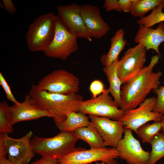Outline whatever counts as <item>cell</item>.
Here are the masks:
<instances>
[{
    "mask_svg": "<svg viewBox=\"0 0 164 164\" xmlns=\"http://www.w3.org/2000/svg\"><path fill=\"white\" fill-rule=\"evenodd\" d=\"M134 41L138 44H142L146 50L150 49L154 50L161 58L159 46L164 42V22L159 23L155 29L139 25Z\"/></svg>",
    "mask_w": 164,
    "mask_h": 164,
    "instance_id": "obj_17",
    "label": "cell"
},
{
    "mask_svg": "<svg viewBox=\"0 0 164 164\" xmlns=\"http://www.w3.org/2000/svg\"><path fill=\"white\" fill-rule=\"evenodd\" d=\"M0 85L4 90L7 99L14 104H17L18 101L12 94L10 87L2 73L0 72Z\"/></svg>",
    "mask_w": 164,
    "mask_h": 164,
    "instance_id": "obj_28",
    "label": "cell"
},
{
    "mask_svg": "<svg viewBox=\"0 0 164 164\" xmlns=\"http://www.w3.org/2000/svg\"><path fill=\"white\" fill-rule=\"evenodd\" d=\"M156 101L155 96L146 98L138 108L125 111L120 120L124 128L136 132L139 127L149 121H160L162 115L153 111Z\"/></svg>",
    "mask_w": 164,
    "mask_h": 164,
    "instance_id": "obj_9",
    "label": "cell"
},
{
    "mask_svg": "<svg viewBox=\"0 0 164 164\" xmlns=\"http://www.w3.org/2000/svg\"><path fill=\"white\" fill-rule=\"evenodd\" d=\"M80 12L85 27L92 38L100 39L110 30L97 6L89 4L80 5Z\"/></svg>",
    "mask_w": 164,
    "mask_h": 164,
    "instance_id": "obj_15",
    "label": "cell"
},
{
    "mask_svg": "<svg viewBox=\"0 0 164 164\" xmlns=\"http://www.w3.org/2000/svg\"><path fill=\"white\" fill-rule=\"evenodd\" d=\"M57 164H60L59 162H58Z\"/></svg>",
    "mask_w": 164,
    "mask_h": 164,
    "instance_id": "obj_39",
    "label": "cell"
},
{
    "mask_svg": "<svg viewBox=\"0 0 164 164\" xmlns=\"http://www.w3.org/2000/svg\"><path fill=\"white\" fill-rule=\"evenodd\" d=\"M163 0H134L131 14L135 17L142 18L148 12L156 8Z\"/></svg>",
    "mask_w": 164,
    "mask_h": 164,
    "instance_id": "obj_22",
    "label": "cell"
},
{
    "mask_svg": "<svg viewBox=\"0 0 164 164\" xmlns=\"http://www.w3.org/2000/svg\"><path fill=\"white\" fill-rule=\"evenodd\" d=\"M33 132L30 131L24 136L15 138L5 134L4 140L8 159L14 164H27L34 155L31 142Z\"/></svg>",
    "mask_w": 164,
    "mask_h": 164,
    "instance_id": "obj_13",
    "label": "cell"
},
{
    "mask_svg": "<svg viewBox=\"0 0 164 164\" xmlns=\"http://www.w3.org/2000/svg\"><path fill=\"white\" fill-rule=\"evenodd\" d=\"M125 31L120 28L111 39V46L106 54H103L100 59L101 62L104 67L110 65L118 58V56L126 44L124 38Z\"/></svg>",
    "mask_w": 164,
    "mask_h": 164,
    "instance_id": "obj_18",
    "label": "cell"
},
{
    "mask_svg": "<svg viewBox=\"0 0 164 164\" xmlns=\"http://www.w3.org/2000/svg\"><path fill=\"white\" fill-rule=\"evenodd\" d=\"M150 144L152 150L150 153L148 164H155L157 161L164 157V134L158 133Z\"/></svg>",
    "mask_w": 164,
    "mask_h": 164,
    "instance_id": "obj_24",
    "label": "cell"
},
{
    "mask_svg": "<svg viewBox=\"0 0 164 164\" xmlns=\"http://www.w3.org/2000/svg\"><path fill=\"white\" fill-rule=\"evenodd\" d=\"M103 8L105 9L106 12L113 10L119 12H122L118 0H105L103 5Z\"/></svg>",
    "mask_w": 164,
    "mask_h": 164,
    "instance_id": "obj_30",
    "label": "cell"
},
{
    "mask_svg": "<svg viewBox=\"0 0 164 164\" xmlns=\"http://www.w3.org/2000/svg\"><path fill=\"white\" fill-rule=\"evenodd\" d=\"M96 164H106L105 162H95Z\"/></svg>",
    "mask_w": 164,
    "mask_h": 164,
    "instance_id": "obj_37",
    "label": "cell"
},
{
    "mask_svg": "<svg viewBox=\"0 0 164 164\" xmlns=\"http://www.w3.org/2000/svg\"><path fill=\"white\" fill-rule=\"evenodd\" d=\"M91 124L88 116L80 112L73 111L68 114L57 127L61 132H74L78 128Z\"/></svg>",
    "mask_w": 164,
    "mask_h": 164,
    "instance_id": "obj_20",
    "label": "cell"
},
{
    "mask_svg": "<svg viewBox=\"0 0 164 164\" xmlns=\"http://www.w3.org/2000/svg\"><path fill=\"white\" fill-rule=\"evenodd\" d=\"M160 121L162 125L161 130L162 131L163 134H164V114L162 115Z\"/></svg>",
    "mask_w": 164,
    "mask_h": 164,
    "instance_id": "obj_36",
    "label": "cell"
},
{
    "mask_svg": "<svg viewBox=\"0 0 164 164\" xmlns=\"http://www.w3.org/2000/svg\"><path fill=\"white\" fill-rule=\"evenodd\" d=\"M119 61V58H118L110 65L104 67L103 70L109 83V86L108 89L109 93L120 108L121 106V87L122 83L117 73Z\"/></svg>",
    "mask_w": 164,
    "mask_h": 164,
    "instance_id": "obj_19",
    "label": "cell"
},
{
    "mask_svg": "<svg viewBox=\"0 0 164 164\" xmlns=\"http://www.w3.org/2000/svg\"><path fill=\"white\" fill-rule=\"evenodd\" d=\"M78 140L73 132L60 131L52 137L34 136L31 142L35 153L58 160L75 150Z\"/></svg>",
    "mask_w": 164,
    "mask_h": 164,
    "instance_id": "obj_3",
    "label": "cell"
},
{
    "mask_svg": "<svg viewBox=\"0 0 164 164\" xmlns=\"http://www.w3.org/2000/svg\"><path fill=\"white\" fill-rule=\"evenodd\" d=\"M119 157L116 147L87 149L77 148L57 160L60 164H86L101 161L106 164H118L115 159Z\"/></svg>",
    "mask_w": 164,
    "mask_h": 164,
    "instance_id": "obj_8",
    "label": "cell"
},
{
    "mask_svg": "<svg viewBox=\"0 0 164 164\" xmlns=\"http://www.w3.org/2000/svg\"><path fill=\"white\" fill-rule=\"evenodd\" d=\"M56 15L52 12L40 15L30 25L26 38L30 51L43 52L51 43L55 34Z\"/></svg>",
    "mask_w": 164,
    "mask_h": 164,
    "instance_id": "obj_4",
    "label": "cell"
},
{
    "mask_svg": "<svg viewBox=\"0 0 164 164\" xmlns=\"http://www.w3.org/2000/svg\"><path fill=\"white\" fill-rule=\"evenodd\" d=\"M4 8L8 14H13L16 12L17 9L11 0H2Z\"/></svg>",
    "mask_w": 164,
    "mask_h": 164,
    "instance_id": "obj_32",
    "label": "cell"
},
{
    "mask_svg": "<svg viewBox=\"0 0 164 164\" xmlns=\"http://www.w3.org/2000/svg\"><path fill=\"white\" fill-rule=\"evenodd\" d=\"M93 164L92 163H87V164Z\"/></svg>",
    "mask_w": 164,
    "mask_h": 164,
    "instance_id": "obj_38",
    "label": "cell"
},
{
    "mask_svg": "<svg viewBox=\"0 0 164 164\" xmlns=\"http://www.w3.org/2000/svg\"><path fill=\"white\" fill-rule=\"evenodd\" d=\"M105 89L104 84L99 80H93L89 87L90 91L93 98L97 97L101 94Z\"/></svg>",
    "mask_w": 164,
    "mask_h": 164,
    "instance_id": "obj_29",
    "label": "cell"
},
{
    "mask_svg": "<svg viewBox=\"0 0 164 164\" xmlns=\"http://www.w3.org/2000/svg\"><path fill=\"white\" fill-rule=\"evenodd\" d=\"M134 0H118V2L122 10L125 12H130L132 4Z\"/></svg>",
    "mask_w": 164,
    "mask_h": 164,
    "instance_id": "obj_31",
    "label": "cell"
},
{
    "mask_svg": "<svg viewBox=\"0 0 164 164\" xmlns=\"http://www.w3.org/2000/svg\"><path fill=\"white\" fill-rule=\"evenodd\" d=\"M162 127L161 121L145 124L139 127L135 133L143 143L150 144L155 136L162 130Z\"/></svg>",
    "mask_w": 164,
    "mask_h": 164,
    "instance_id": "obj_23",
    "label": "cell"
},
{
    "mask_svg": "<svg viewBox=\"0 0 164 164\" xmlns=\"http://www.w3.org/2000/svg\"><path fill=\"white\" fill-rule=\"evenodd\" d=\"M146 50L141 43L128 49L119 60L117 73L122 84L135 76L143 67Z\"/></svg>",
    "mask_w": 164,
    "mask_h": 164,
    "instance_id": "obj_10",
    "label": "cell"
},
{
    "mask_svg": "<svg viewBox=\"0 0 164 164\" xmlns=\"http://www.w3.org/2000/svg\"><path fill=\"white\" fill-rule=\"evenodd\" d=\"M80 5L72 3L56 7L58 15L69 30L77 38L91 41V35L87 30L80 14Z\"/></svg>",
    "mask_w": 164,
    "mask_h": 164,
    "instance_id": "obj_11",
    "label": "cell"
},
{
    "mask_svg": "<svg viewBox=\"0 0 164 164\" xmlns=\"http://www.w3.org/2000/svg\"><path fill=\"white\" fill-rule=\"evenodd\" d=\"M124 136L117 147L120 159L128 164H148L150 153L142 148L140 142L132 133V130L124 128Z\"/></svg>",
    "mask_w": 164,
    "mask_h": 164,
    "instance_id": "obj_12",
    "label": "cell"
},
{
    "mask_svg": "<svg viewBox=\"0 0 164 164\" xmlns=\"http://www.w3.org/2000/svg\"><path fill=\"white\" fill-rule=\"evenodd\" d=\"M74 132L78 139H81L86 142L91 148L106 147L102 137L91 124L78 128Z\"/></svg>",
    "mask_w": 164,
    "mask_h": 164,
    "instance_id": "obj_21",
    "label": "cell"
},
{
    "mask_svg": "<svg viewBox=\"0 0 164 164\" xmlns=\"http://www.w3.org/2000/svg\"><path fill=\"white\" fill-rule=\"evenodd\" d=\"M28 95L36 107L51 114L57 127L68 114L78 112L84 101L82 96L77 94L65 95L52 93L41 90L34 84L31 87Z\"/></svg>",
    "mask_w": 164,
    "mask_h": 164,
    "instance_id": "obj_2",
    "label": "cell"
},
{
    "mask_svg": "<svg viewBox=\"0 0 164 164\" xmlns=\"http://www.w3.org/2000/svg\"><path fill=\"white\" fill-rule=\"evenodd\" d=\"M10 113L12 125L22 121L38 119L43 117L52 118L48 112L38 108L27 95L24 101L10 107Z\"/></svg>",
    "mask_w": 164,
    "mask_h": 164,
    "instance_id": "obj_16",
    "label": "cell"
},
{
    "mask_svg": "<svg viewBox=\"0 0 164 164\" xmlns=\"http://www.w3.org/2000/svg\"><path fill=\"white\" fill-rule=\"evenodd\" d=\"M36 85L39 89L50 92L69 95L79 91L80 81L72 73L59 69L44 77Z\"/></svg>",
    "mask_w": 164,
    "mask_h": 164,
    "instance_id": "obj_6",
    "label": "cell"
},
{
    "mask_svg": "<svg viewBox=\"0 0 164 164\" xmlns=\"http://www.w3.org/2000/svg\"><path fill=\"white\" fill-rule=\"evenodd\" d=\"M77 39L56 15L54 38L43 52L48 57L65 60L72 53L77 50Z\"/></svg>",
    "mask_w": 164,
    "mask_h": 164,
    "instance_id": "obj_5",
    "label": "cell"
},
{
    "mask_svg": "<svg viewBox=\"0 0 164 164\" xmlns=\"http://www.w3.org/2000/svg\"><path fill=\"white\" fill-rule=\"evenodd\" d=\"M164 0L148 15L141 18L137 21L139 25L147 27H151L154 25L164 22Z\"/></svg>",
    "mask_w": 164,
    "mask_h": 164,
    "instance_id": "obj_25",
    "label": "cell"
},
{
    "mask_svg": "<svg viewBox=\"0 0 164 164\" xmlns=\"http://www.w3.org/2000/svg\"><path fill=\"white\" fill-rule=\"evenodd\" d=\"M160 56H153L148 66L143 67L133 77L124 84L121 89V106L124 111L135 109L142 102L152 90L159 86L161 71H152Z\"/></svg>",
    "mask_w": 164,
    "mask_h": 164,
    "instance_id": "obj_1",
    "label": "cell"
},
{
    "mask_svg": "<svg viewBox=\"0 0 164 164\" xmlns=\"http://www.w3.org/2000/svg\"><path fill=\"white\" fill-rule=\"evenodd\" d=\"M57 160L54 158L42 157L40 159L34 161L32 164H57Z\"/></svg>",
    "mask_w": 164,
    "mask_h": 164,
    "instance_id": "obj_34",
    "label": "cell"
},
{
    "mask_svg": "<svg viewBox=\"0 0 164 164\" xmlns=\"http://www.w3.org/2000/svg\"><path fill=\"white\" fill-rule=\"evenodd\" d=\"M5 134L0 133V160L6 158L7 154L6 147L4 142V137Z\"/></svg>",
    "mask_w": 164,
    "mask_h": 164,
    "instance_id": "obj_33",
    "label": "cell"
},
{
    "mask_svg": "<svg viewBox=\"0 0 164 164\" xmlns=\"http://www.w3.org/2000/svg\"><path fill=\"white\" fill-rule=\"evenodd\" d=\"M157 95V101L153 111L162 115L164 114V85L152 90Z\"/></svg>",
    "mask_w": 164,
    "mask_h": 164,
    "instance_id": "obj_27",
    "label": "cell"
},
{
    "mask_svg": "<svg viewBox=\"0 0 164 164\" xmlns=\"http://www.w3.org/2000/svg\"><path fill=\"white\" fill-rule=\"evenodd\" d=\"M88 117L91 124L103 139L105 146L116 147L124 133V126L122 122L91 115H88Z\"/></svg>",
    "mask_w": 164,
    "mask_h": 164,
    "instance_id": "obj_14",
    "label": "cell"
},
{
    "mask_svg": "<svg viewBox=\"0 0 164 164\" xmlns=\"http://www.w3.org/2000/svg\"><path fill=\"white\" fill-rule=\"evenodd\" d=\"M10 107L5 101L0 103V132L8 134L13 131L11 122Z\"/></svg>",
    "mask_w": 164,
    "mask_h": 164,
    "instance_id": "obj_26",
    "label": "cell"
},
{
    "mask_svg": "<svg viewBox=\"0 0 164 164\" xmlns=\"http://www.w3.org/2000/svg\"><path fill=\"white\" fill-rule=\"evenodd\" d=\"M0 164H14L11 162L9 159L5 158L0 160Z\"/></svg>",
    "mask_w": 164,
    "mask_h": 164,
    "instance_id": "obj_35",
    "label": "cell"
},
{
    "mask_svg": "<svg viewBox=\"0 0 164 164\" xmlns=\"http://www.w3.org/2000/svg\"><path fill=\"white\" fill-rule=\"evenodd\" d=\"M108 89H105L100 95L83 101L79 107L78 112L85 114L109 118L120 121L125 111L109 95Z\"/></svg>",
    "mask_w": 164,
    "mask_h": 164,
    "instance_id": "obj_7",
    "label": "cell"
}]
</instances>
